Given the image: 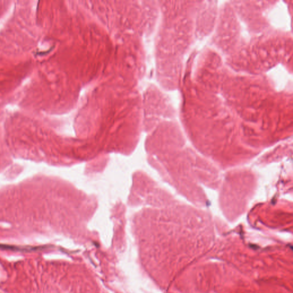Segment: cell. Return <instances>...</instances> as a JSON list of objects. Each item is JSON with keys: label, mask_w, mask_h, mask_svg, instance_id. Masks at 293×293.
<instances>
[{"label": "cell", "mask_w": 293, "mask_h": 293, "mask_svg": "<svg viewBox=\"0 0 293 293\" xmlns=\"http://www.w3.org/2000/svg\"><path fill=\"white\" fill-rule=\"evenodd\" d=\"M155 2L84 1L91 14L113 35L136 34L145 37L155 27Z\"/></svg>", "instance_id": "1"}, {"label": "cell", "mask_w": 293, "mask_h": 293, "mask_svg": "<svg viewBox=\"0 0 293 293\" xmlns=\"http://www.w3.org/2000/svg\"><path fill=\"white\" fill-rule=\"evenodd\" d=\"M140 103L141 116L147 125H151L167 107L164 95L156 84L151 82L140 92Z\"/></svg>", "instance_id": "2"}]
</instances>
